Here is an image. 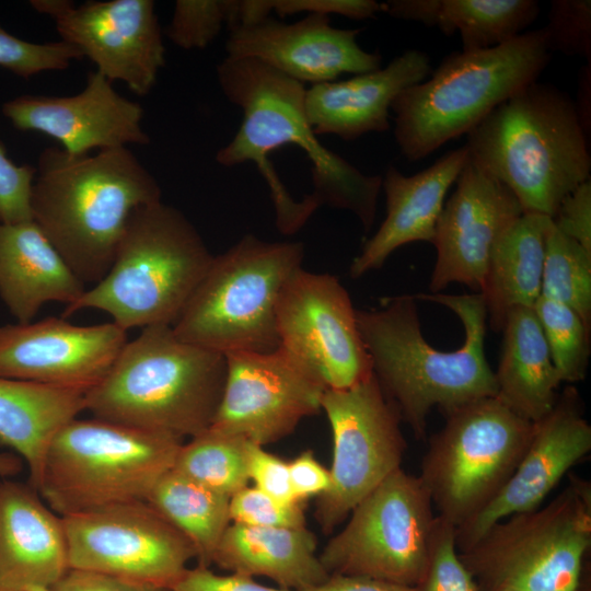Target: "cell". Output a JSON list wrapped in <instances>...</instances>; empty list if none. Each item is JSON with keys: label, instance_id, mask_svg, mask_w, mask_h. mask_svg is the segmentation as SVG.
<instances>
[{"label": "cell", "instance_id": "f6af8a7d", "mask_svg": "<svg viewBox=\"0 0 591 591\" xmlns=\"http://www.w3.org/2000/svg\"><path fill=\"white\" fill-rule=\"evenodd\" d=\"M169 591H293L258 583L251 577L218 575L209 567L188 568Z\"/></svg>", "mask_w": 591, "mask_h": 591}, {"label": "cell", "instance_id": "f546056e", "mask_svg": "<svg viewBox=\"0 0 591 591\" xmlns=\"http://www.w3.org/2000/svg\"><path fill=\"white\" fill-rule=\"evenodd\" d=\"M552 219L522 213L496 242L479 291L487 322L501 331L508 313L541 297L546 234Z\"/></svg>", "mask_w": 591, "mask_h": 591}, {"label": "cell", "instance_id": "9c48e42d", "mask_svg": "<svg viewBox=\"0 0 591 591\" xmlns=\"http://www.w3.org/2000/svg\"><path fill=\"white\" fill-rule=\"evenodd\" d=\"M181 445L171 436L76 417L49 442L36 490L60 517L146 501Z\"/></svg>", "mask_w": 591, "mask_h": 591}, {"label": "cell", "instance_id": "277c9868", "mask_svg": "<svg viewBox=\"0 0 591 591\" xmlns=\"http://www.w3.org/2000/svg\"><path fill=\"white\" fill-rule=\"evenodd\" d=\"M466 136L470 160L507 186L523 213L553 219L590 178L589 136L573 100L553 84L523 88Z\"/></svg>", "mask_w": 591, "mask_h": 591}, {"label": "cell", "instance_id": "d590c367", "mask_svg": "<svg viewBox=\"0 0 591 591\" xmlns=\"http://www.w3.org/2000/svg\"><path fill=\"white\" fill-rule=\"evenodd\" d=\"M233 7V0H177L165 35L182 49H204L230 25Z\"/></svg>", "mask_w": 591, "mask_h": 591}, {"label": "cell", "instance_id": "ffe728a7", "mask_svg": "<svg viewBox=\"0 0 591 591\" xmlns=\"http://www.w3.org/2000/svg\"><path fill=\"white\" fill-rule=\"evenodd\" d=\"M591 451V426L577 390L567 386L553 409L534 422L532 438L509 480L475 517L455 529L459 552L473 545L490 526L530 511Z\"/></svg>", "mask_w": 591, "mask_h": 591}, {"label": "cell", "instance_id": "9a60e30c", "mask_svg": "<svg viewBox=\"0 0 591 591\" xmlns=\"http://www.w3.org/2000/svg\"><path fill=\"white\" fill-rule=\"evenodd\" d=\"M279 347L326 390H344L369 378L371 360L356 310L337 277L298 268L276 305Z\"/></svg>", "mask_w": 591, "mask_h": 591}, {"label": "cell", "instance_id": "cb8c5ba5", "mask_svg": "<svg viewBox=\"0 0 591 591\" xmlns=\"http://www.w3.org/2000/svg\"><path fill=\"white\" fill-rule=\"evenodd\" d=\"M69 569L62 518L30 484L0 482V591L51 588Z\"/></svg>", "mask_w": 591, "mask_h": 591}, {"label": "cell", "instance_id": "f907efd6", "mask_svg": "<svg viewBox=\"0 0 591 591\" xmlns=\"http://www.w3.org/2000/svg\"><path fill=\"white\" fill-rule=\"evenodd\" d=\"M590 95H591V66L586 65L580 70L577 101L575 102L578 116L586 134L590 135Z\"/></svg>", "mask_w": 591, "mask_h": 591}, {"label": "cell", "instance_id": "83f0119b", "mask_svg": "<svg viewBox=\"0 0 591 591\" xmlns=\"http://www.w3.org/2000/svg\"><path fill=\"white\" fill-rule=\"evenodd\" d=\"M501 332L502 350L494 372L496 397L522 418L536 422L555 406L561 381L534 309H512Z\"/></svg>", "mask_w": 591, "mask_h": 591}, {"label": "cell", "instance_id": "44dd1931", "mask_svg": "<svg viewBox=\"0 0 591 591\" xmlns=\"http://www.w3.org/2000/svg\"><path fill=\"white\" fill-rule=\"evenodd\" d=\"M2 113L16 129L44 134L73 155L150 142L141 105L118 94L96 70L78 94L21 95L5 102Z\"/></svg>", "mask_w": 591, "mask_h": 591}, {"label": "cell", "instance_id": "f5cc1de1", "mask_svg": "<svg viewBox=\"0 0 591 591\" xmlns=\"http://www.w3.org/2000/svg\"><path fill=\"white\" fill-rule=\"evenodd\" d=\"M28 591H57L53 587L51 588H33Z\"/></svg>", "mask_w": 591, "mask_h": 591}, {"label": "cell", "instance_id": "e0dca14e", "mask_svg": "<svg viewBox=\"0 0 591 591\" xmlns=\"http://www.w3.org/2000/svg\"><path fill=\"white\" fill-rule=\"evenodd\" d=\"M224 356V389L209 428L264 447L321 410L326 387L281 347Z\"/></svg>", "mask_w": 591, "mask_h": 591}, {"label": "cell", "instance_id": "d6986e66", "mask_svg": "<svg viewBox=\"0 0 591 591\" xmlns=\"http://www.w3.org/2000/svg\"><path fill=\"white\" fill-rule=\"evenodd\" d=\"M455 184L436 227L431 293L452 282L479 293L496 242L523 213L513 193L470 158Z\"/></svg>", "mask_w": 591, "mask_h": 591}, {"label": "cell", "instance_id": "bcb514c9", "mask_svg": "<svg viewBox=\"0 0 591 591\" xmlns=\"http://www.w3.org/2000/svg\"><path fill=\"white\" fill-rule=\"evenodd\" d=\"M288 468L292 491L299 503L312 496L318 497L329 486V470L325 468L310 450L288 462Z\"/></svg>", "mask_w": 591, "mask_h": 591}, {"label": "cell", "instance_id": "4316f807", "mask_svg": "<svg viewBox=\"0 0 591 591\" xmlns=\"http://www.w3.org/2000/svg\"><path fill=\"white\" fill-rule=\"evenodd\" d=\"M316 548L317 538L306 526L231 523L215 552L212 564L230 573L269 578L282 589L306 591L329 577Z\"/></svg>", "mask_w": 591, "mask_h": 591}, {"label": "cell", "instance_id": "f35d334b", "mask_svg": "<svg viewBox=\"0 0 591 591\" xmlns=\"http://www.w3.org/2000/svg\"><path fill=\"white\" fill-rule=\"evenodd\" d=\"M551 53L569 57H591V1L553 0L544 27Z\"/></svg>", "mask_w": 591, "mask_h": 591}, {"label": "cell", "instance_id": "7dc6e473", "mask_svg": "<svg viewBox=\"0 0 591 591\" xmlns=\"http://www.w3.org/2000/svg\"><path fill=\"white\" fill-rule=\"evenodd\" d=\"M53 588L57 591H169L155 586L78 569H69Z\"/></svg>", "mask_w": 591, "mask_h": 591}, {"label": "cell", "instance_id": "816d5d0a", "mask_svg": "<svg viewBox=\"0 0 591 591\" xmlns=\"http://www.w3.org/2000/svg\"><path fill=\"white\" fill-rule=\"evenodd\" d=\"M22 460L12 453H0V476H13L22 470Z\"/></svg>", "mask_w": 591, "mask_h": 591}, {"label": "cell", "instance_id": "60d3db41", "mask_svg": "<svg viewBox=\"0 0 591 591\" xmlns=\"http://www.w3.org/2000/svg\"><path fill=\"white\" fill-rule=\"evenodd\" d=\"M35 174L34 166L13 162L0 143V223L33 221L31 194Z\"/></svg>", "mask_w": 591, "mask_h": 591}, {"label": "cell", "instance_id": "5bb4252c", "mask_svg": "<svg viewBox=\"0 0 591 591\" xmlns=\"http://www.w3.org/2000/svg\"><path fill=\"white\" fill-rule=\"evenodd\" d=\"M61 518L70 569L169 590L196 559L188 538L147 501Z\"/></svg>", "mask_w": 591, "mask_h": 591}, {"label": "cell", "instance_id": "ac0fdd59", "mask_svg": "<svg viewBox=\"0 0 591 591\" xmlns=\"http://www.w3.org/2000/svg\"><path fill=\"white\" fill-rule=\"evenodd\" d=\"M115 323L79 326L63 317L0 326V376L86 392L127 343Z\"/></svg>", "mask_w": 591, "mask_h": 591}, {"label": "cell", "instance_id": "c3c4849f", "mask_svg": "<svg viewBox=\"0 0 591 591\" xmlns=\"http://www.w3.org/2000/svg\"><path fill=\"white\" fill-rule=\"evenodd\" d=\"M306 591H420V589L367 577L331 575L323 583Z\"/></svg>", "mask_w": 591, "mask_h": 591}, {"label": "cell", "instance_id": "8992f818", "mask_svg": "<svg viewBox=\"0 0 591 591\" xmlns=\"http://www.w3.org/2000/svg\"><path fill=\"white\" fill-rule=\"evenodd\" d=\"M544 27L484 50L445 56L428 80L393 101L394 138L409 162L471 132L498 105L537 81L551 60Z\"/></svg>", "mask_w": 591, "mask_h": 591}, {"label": "cell", "instance_id": "3957f363", "mask_svg": "<svg viewBox=\"0 0 591 591\" xmlns=\"http://www.w3.org/2000/svg\"><path fill=\"white\" fill-rule=\"evenodd\" d=\"M35 169L33 221L77 278L96 285L132 211L161 201L159 183L126 147L81 155L49 147Z\"/></svg>", "mask_w": 591, "mask_h": 591}, {"label": "cell", "instance_id": "4fadbf2b", "mask_svg": "<svg viewBox=\"0 0 591 591\" xmlns=\"http://www.w3.org/2000/svg\"><path fill=\"white\" fill-rule=\"evenodd\" d=\"M333 433L331 483L317 497L315 518L329 534L387 476L401 468L406 441L396 406L372 373L322 397Z\"/></svg>", "mask_w": 591, "mask_h": 591}, {"label": "cell", "instance_id": "603a6c76", "mask_svg": "<svg viewBox=\"0 0 591 591\" xmlns=\"http://www.w3.org/2000/svg\"><path fill=\"white\" fill-rule=\"evenodd\" d=\"M430 57L408 49L385 67L305 89L304 108L314 134L355 140L369 132L390 129L394 99L431 73Z\"/></svg>", "mask_w": 591, "mask_h": 591}, {"label": "cell", "instance_id": "681fc988", "mask_svg": "<svg viewBox=\"0 0 591 591\" xmlns=\"http://www.w3.org/2000/svg\"><path fill=\"white\" fill-rule=\"evenodd\" d=\"M439 0H390L381 3V12L426 26H434Z\"/></svg>", "mask_w": 591, "mask_h": 591}, {"label": "cell", "instance_id": "30bf717a", "mask_svg": "<svg viewBox=\"0 0 591 591\" xmlns=\"http://www.w3.org/2000/svg\"><path fill=\"white\" fill-rule=\"evenodd\" d=\"M591 544V489L572 479L544 507L512 514L459 552L479 591H577Z\"/></svg>", "mask_w": 591, "mask_h": 591}, {"label": "cell", "instance_id": "8d00e7d4", "mask_svg": "<svg viewBox=\"0 0 591 591\" xmlns=\"http://www.w3.org/2000/svg\"><path fill=\"white\" fill-rule=\"evenodd\" d=\"M79 49L63 42L31 43L0 26V67L28 79L43 71L63 70L82 58Z\"/></svg>", "mask_w": 591, "mask_h": 591}, {"label": "cell", "instance_id": "2e32d148", "mask_svg": "<svg viewBox=\"0 0 591 591\" xmlns=\"http://www.w3.org/2000/svg\"><path fill=\"white\" fill-rule=\"evenodd\" d=\"M31 5L49 15L60 40L80 50L111 82H124L144 96L165 66L162 31L152 0L88 1L33 0Z\"/></svg>", "mask_w": 591, "mask_h": 591}, {"label": "cell", "instance_id": "d4e9b609", "mask_svg": "<svg viewBox=\"0 0 591 591\" xmlns=\"http://www.w3.org/2000/svg\"><path fill=\"white\" fill-rule=\"evenodd\" d=\"M467 160L464 144L412 176L404 175L395 166L385 171L381 189L385 194L386 216L350 264L351 278L381 268L389 256L405 244L433 242L447 193Z\"/></svg>", "mask_w": 591, "mask_h": 591}, {"label": "cell", "instance_id": "d6a6232c", "mask_svg": "<svg viewBox=\"0 0 591 591\" xmlns=\"http://www.w3.org/2000/svg\"><path fill=\"white\" fill-rule=\"evenodd\" d=\"M247 444L242 438L208 428L182 443L172 470L231 498L250 480Z\"/></svg>", "mask_w": 591, "mask_h": 591}, {"label": "cell", "instance_id": "7a4b0ae2", "mask_svg": "<svg viewBox=\"0 0 591 591\" xmlns=\"http://www.w3.org/2000/svg\"><path fill=\"white\" fill-rule=\"evenodd\" d=\"M356 316L374 376L418 439L433 408L445 415L496 396L480 293L403 294Z\"/></svg>", "mask_w": 591, "mask_h": 591}, {"label": "cell", "instance_id": "836d02e7", "mask_svg": "<svg viewBox=\"0 0 591 591\" xmlns=\"http://www.w3.org/2000/svg\"><path fill=\"white\" fill-rule=\"evenodd\" d=\"M541 296L572 309L591 329V252L553 221L545 240Z\"/></svg>", "mask_w": 591, "mask_h": 591}, {"label": "cell", "instance_id": "f1b7e54d", "mask_svg": "<svg viewBox=\"0 0 591 591\" xmlns=\"http://www.w3.org/2000/svg\"><path fill=\"white\" fill-rule=\"evenodd\" d=\"M85 392L0 376V443L26 462L28 484L38 486L55 433L85 410Z\"/></svg>", "mask_w": 591, "mask_h": 591}, {"label": "cell", "instance_id": "ba28073f", "mask_svg": "<svg viewBox=\"0 0 591 591\" xmlns=\"http://www.w3.org/2000/svg\"><path fill=\"white\" fill-rule=\"evenodd\" d=\"M304 258L301 242L244 235L213 256L205 276L172 325L177 338L228 355L279 347L276 305Z\"/></svg>", "mask_w": 591, "mask_h": 591}, {"label": "cell", "instance_id": "ee69618b", "mask_svg": "<svg viewBox=\"0 0 591 591\" xmlns=\"http://www.w3.org/2000/svg\"><path fill=\"white\" fill-rule=\"evenodd\" d=\"M271 12L280 18L306 13L343 15L355 20L373 19L381 3L373 0H268ZM305 14V15H306Z\"/></svg>", "mask_w": 591, "mask_h": 591}, {"label": "cell", "instance_id": "74e56055", "mask_svg": "<svg viewBox=\"0 0 591 591\" xmlns=\"http://www.w3.org/2000/svg\"><path fill=\"white\" fill-rule=\"evenodd\" d=\"M420 591H479L463 564L456 544L455 528L437 515L428 565Z\"/></svg>", "mask_w": 591, "mask_h": 591}, {"label": "cell", "instance_id": "7402d4cb", "mask_svg": "<svg viewBox=\"0 0 591 591\" xmlns=\"http://www.w3.org/2000/svg\"><path fill=\"white\" fill-rule=\"evenodd\" d=\"M359 28H337L329 16L306 14L293 23L271 16L230 30L227 57L258 60L285 76L311 85L381 68L382 57L358 43Z\"/></svg>", "mask_w": 591, "mask_h": 591}, {"label": "cell", "instance_id": "8fae6325", "mask_svg": "<svg viewBox=\"0 0 591 591\" xmlns=\"http://www.w3.org/2000/svg\"><path fill=\"white\" fill-rule=\"evenodd\" d=\"M422 459L421 482L433 509L455 529L484 509L518 466L534 431L496 396L445 414Z\"/></svg>", "mask_w": 591, "mask_h": 591}, {"label": "cell", "instance_id": "484cf974", "mask_svg": "<svg viewBox=\"0 0 591 591\" xmlns=\"http://www.w3.org/2000/svg\"><path fill=\"white\" fill-rule=\"evenodd\" d=\"M77 278L34 221L0 223V298L18 323L32 322L47 302H76Z\"/></svg>", "mask_w": 591, "mask_h": 591}, {"label": "cell", "instance_id": "b9f144b4", "mask_svg": "<svg viewBox=\"0 0 591 591\" xmlns=\"http://www.w3.org/2000/svg\"><path fill=\"white\" fill-rule=\"evenodd\" d=\"M247 461L248 477L255 487L282 503H299L292 491L288 462L252 442L247 444Z\"/></svg>", "mask_w": 591, "mask_h": 591}, {"label": "cell", "instance_id": "ab89813d", "mask_svg": "<svg viewBox=\"0 0 591 591\" xmlns=\"http://www.w3.org/2000/svg\"><path fill=\"white\" fill-rule=\"evenodd\" d=\"M229 515L231 523L248 526H305L300 503H282L255 486H245L230 498Z\"/></svg>", "mask_w": 591, "mask_h": 591}, {"label": "cell", "instance_id": "4dcf8cb0", "mask_svg": "<svg viewBox=\"0 0 591 591\" xmlns=\"http://www.w3.org/2000/svg\"><path fill=\"white\" fill-rule=\"evenodd\" d=\"M146 501L188 538L198 566L212 565L215 552L231 524L230 498L170 470Z\"/></svg>", "mask_w": 591, "mask_h": 591}, {"label": "cell", "instance_id": "7c38bea8", "mask_svg": "<svg viewBox=\"0 0 591 591\" xmlns=\"http://www.w3.org/2000/svg\"><path fill=\"white\" fill-rule=\"evenodd\" d=\"M349 515L318 555L329 576L367 577L410 587L422 582L437 514L419 476L398 468Z\"/></svg>", "mask_w": 591, "mask_h": 591}, {"label": "cell", "instance_id": "7bdbcfd3", "mask_svg": "<svg viewBox=\"0 0 591 591\" xmlns=\"http://www.w3.org/2000/svg\"><path fill=\"white\" fill-rule=\"evenodd\" d=\"M553 224L591 252V181L579 184L559 204Z\"/></svg>", "mask_w": 591, "mask_h": 591}, {"label": "cell", "instance_id": "6da1fadb", "mask_svg": "<svg viewBox=\"0 0 591 591\" xmlns=\"http://www.w3.org/2000/svg\"><path fill=\"white\" fill-rule=\"evenodd\" d=\"M217 78L242 111V121L216 161L227 167L256 165L282 234L299 231L315 205L348 210L366 231L372 228L382 177L362 173L322 144L306 118L304 84L250 58L225 57Z\"/></svg>", "mask_w": 591, "mask_h": 591}, {"label": "cell", "instance_id": "5b68a950", "mask_svg": "<svg viewBox=\"0 0 591 591\" xmlns=\"http://www.w3.org/2000/svg\"><path fill=\"white\" fill-rule=\"evenodd\" d=\"M227 376L224 355L181 340L171 325L141 329L84 394L93 417L182 440L207 430Z\"/></svg>", "mask_w": 591, "mask_h": 591}, {"label": "cell", "instance_id": "1f68e13d", "mask_svg": "<svg viewBox=\"0 0 591 591\" xmlns=\"http://www.w3.org/2000/svg\"><path fill=\"white\" fill-rule=\"evenodd\" d=\"M535 0H439L434 26L459 32L462 51L489 49L524 33L537 18Z\"/></svg>", "mask_w": 591, "mask_h": 591}, {"label": "cell", "instance_id": "52a82bcc", "mask_svg": "<svg viewBox=\"0 0 591 591\" xmlns=\"http://www.w3.org/2000/svg\"><path fill=\"white\" fill-rule=\"evenodd\" d=\"M213 255L185 215L158 201L130 215L106 276L72 304L111 315L124 331L173 325L208 270Z\"/></svg>", "mask_w": 591, "mask_h": 591}, {"label": "cell", "instance_id": "e575fe53", "mask_svg": "<svg viewBox=\"0 0 591 591\" xmlns=\"http://www.w3.org/2000/svg\"><path fill=\"white\" fill-rule=\"evenodd\" d=\"M533 309L561 383L582 381L589 366L591 329L561 302L541 296Z\"/></svg>", "mask_w": 591, "mask_h": 591}]
</instances>
